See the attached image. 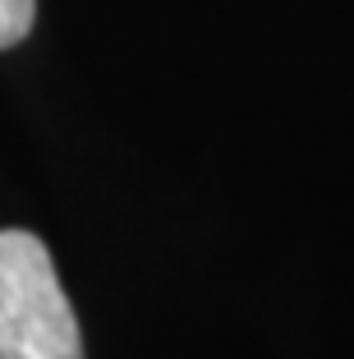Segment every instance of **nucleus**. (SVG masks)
Masks as SVG:
<instances>
[{"label":"nucleus","instance_id":"f257e3e1","mask_svg":"<svg viewBox=\"0 0 354 359\" xmlns=\"http://www.w3.org/2000/svg\"><path fill=\"white\" fill-rule=\"evenodd\" d=\"M0 359H83L79 318L32 231H0Z\"/></svg>","mask_w":354,"mask_h":359},{"label":"nucleus","instance_id":"f03ea898","mask_svg":"<svg viewBox=\"0 0 354 359\" xmlns=\"http://www.w3.org/2000/svg\"><path fill=\"white\" fill-rule=\"evenodd\" d=\"M32 14H37V0H0V51H10L28 37Z\"/></svg>","mask_w":354,"mask_h":359}]
</instances>
